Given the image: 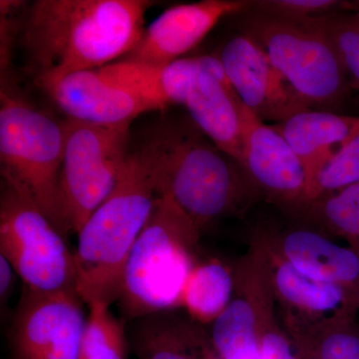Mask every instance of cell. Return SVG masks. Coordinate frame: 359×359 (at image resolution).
Masks as SVG:
<instances>
[{
    "instance_id": "1",
    "label": "cell",
    "mask_w": 359,
    "mask_h": 359,
    "mask_svg": "<svg viewBox=\"0 0 359 359\" xmlns=\"http://www.w3.org/2000/svg\"><path fill=\"white\" fill-rule=\"evenodd\" d=\"M148 0H39L21 25L28 67L42 88L117 62L143 34Z\"/></svg>"
},
{
    "instance_id": "2",
    "label": "cell",
    "mask_w": 359,
    "mask_h": 359,
    "mask_svg": "<svg viewBox=\"0 0 359 359\" xmlns=\"http://www.w3.org/2000/svg\"><path fill=\"white\" fill-rule=\"evenodd\" d=\"M154 159L158 195L173 201L201 233L245 214L262 199L244 169L189 115L172 116L146 140Z\"/></svg>"
},
{
    "instance_id": "3",
    "label": "cell",
    "mask_w": 359,
    "mask_h": 359,
    "mask_svg": "<svg viewBox=\"0 0 359 359\" xmlns=\"http://www.w3.org/2000/svg\"><path fill=\"white\" fill-rule=\"evenodd\" d=\"M157 198L154 159L145 141L130 150L114 190L77 233V294L85 304L118 301L125 264Z\"/></svg>"
},
{
    "instance_id": "4",
    "label": "cell",
    "mask_w": 359,
    "mask_h": 359,
    "mask_svg": "<svg viewBox=\"0 0 359 359\" xmlns=\"http://www.w3.org/2000/svg\"><path fill=\"white\" fill-rule=\"evenodd\" d=\"M201 233L173 201L158 195L123 271L118 301L129 320L181 308L187 280L199 262Z\"/></svg>"
},
{
    "instance_id": "5",
    "label": "cell",
    "mask_w": 359,
    "mask_h": 359,
    "mask_svg": "<svg viewBox=\"0 0 359 359\" xmlns=\"http://www.w3.org/2000/svg\"><path fill=\"white\" fill-rule=\"evenodd\" d=\"M65 132L32 104L2 90L0 95V162L2 181L25 194L67 237L61 171Z\"/></svg>"
},
{
    "instance_id": "6",
    "label": "cell",
    "mask_w": 359,
    "mask_h": 359,
    "mask_svg": "<svg viewBox=\"0 0 359 359\" xmlns=\"http://www.w3.org/2000/svg\"><path fill=\"white\" fill-rule=\"evenodd\" d=\"M240 32L254 39L311 109L330 111L346 101L351 81L327 37L299 21L247 13Z\"/></svg>"
},
{
    "instance_id": "7",
    "label": "cell",
    "mask_w": 359,
    "mask_h": 359,
    "mask_svg": "<svg viewBox=\"0 0 359 359\" xmlns=\"http://www.w3.org/2000/svg\"><path fill=\"white\" fill-rule=\"evenodd\" d=\"M0 250L33 292H76L74 252L25 194L1 181Z\"/></svg>"
},
{
    "instance_id": "8",
    "label": "cell",
    "mask_w": 359,
    "mask_h": 359,
    "mask_svg": "<svg viewBox=\"0 0 359 359\" xmlns=\"http://www.w3.org/2000/svg\"><path fill=\"white\" fill-rule=\"evenodd\" d=\"M61 195L68 233H77L114 190L130 153V125L62 122Z\"/></svg>"
},
{
    "instance_id": "9",
    "label": "cell",
    "mask_w": 359,
    "mask_h": 359,
    "mask_svg": "<svg viewBox=\"0 0 359 359\" xmlns=\"http://www.w3.org/2000/svg\"><path fill=\"white\" fill-rule=\"evenodd\" d=\"M76 292L45 294L25 287L14 314V359H80L87 318Z\"/></svg>"
},
{
    "instance_id": "10",
    "label": "cell",
    "mask_w": 359,
    "mask_h": 359,
    "mask_svg": "<svg viewBox=\"0 0 359 359\" xmlns=\"http://www.w3.org/2000/svg\"><path fill=\"white\" fill-rule=\"evenodd\" d=\"M243 169L261 198L295 219H302L309 205L308 183L301 161L289 143L243 106Z\"/></svg>"
},
{
    "instance_id": "11",
    "label": "cell",
    "mask_w": 359,
    "mask_h": 359,
    "mask_svg": "<svg viewBox=\"0 0 359 359\" xmlns=\"http://www.w3.org/2000/svg\"><path fill=\"white\" fill-rule=\"evenodd\" d=\"M180 91L178 105L184 106L201 130L223 152L243 168V104L216 54L191 58Z\"/></svg>"
},
{
    "instance_id": "12",
    "label": "cell",
    "mask_w": 359,
    "mask_h": 359,
    "mask_svg": "<svg viewBox=\"0 0 359 359\" xmlns=\"http://www.w3.org/2000/svg\"><path fill=\"white\" fill-rule=\"evenodd\" d=\"M216 55L238 98L262 121L276 124L311 109L263 48L244 33L226 39Z\"/></svg>"
},
{
    "instance_id": "13",
    "label": "cell",
    "mask_w": 359,
    "mask_h": 359,
    "mask_svg": "<svg viewBox=\"0 0 359 359\" xmlns=\"http://www.w3.org/2000/svg\"><path fill=\"white\" fill-rule=\"evenodd\" d=\"M252 0H203L170 7L144 29L140 40L121 60L166 66L195 48L219 21L249 13Z\"/></svg>"
},
{
    "instance_id": "14",
    "label": "cell",
    "mask_w": 359,
    "mask_h": 359,
    "mask_svg": "<svg viewBox=\"0 0 359 359\" xmlns=\"http://www.w3.org/2000/svg\"><path fill=\"white\" fill-rule=\"evenodd\" d=\"M250 241L263 257L264 269L283 323L323 320L341 309L356 311L346 292L304 275L280 254L269 229H257ZM359 314V313H358Z\"/></svg>"
},
{
    "instance_id": "15",
    "label": "cell",
    "mask_w": 359,
    "mask_h": 359,
    "mask_svg": "<svg viewBox=\"0 0 359 359\" xmlns=\"http://www.w3.org/2000/svg\"><path fill=\"white\" fill-rule=\"evenodd\" d=\"M69 119L103 125H131L143 113L161 110L157 104L114 84L98 71H78L44 89Z\"/></svg>"
},
{
    "instance_id": "16",
    "label": "cell",
    "mask_w": 359,
    "mask_h": 359,
    "mask_svg": "<svg viewBox=\"0 0 359 359\" xmlns=\"http://www.w3.org/2000/svg\"><path fill=\"white\" fill-rule=\"evenodd\" d=\"M271 237L280 254L304 275L344 290L359 313L358 252L308 224L271 231Z\"/></svg>"
},
{
    "instance_id": "17",
    "label": "cell",
    "mask_w": 359,
    "mask_h": 359,
    "mask_svg": "<svg viewBox=\"0 0 359 359\" xmlns=\"http://www.w3.org/2000/svg\"><path fill=\"white\" fill-rule=\"evenodd\" d=\"M271 126L301 161L309 198L321 171L358 131L359 117L309 109Z\"/></svg>"
},
{
    "instance_id": "18",
    "label": "cell",
    "mask_w": 359,
    "mask_h": 359,
    "mask_svg": "<svg viewBox=\"0 0 359 359\" xmlns=\"http://www.w3.org/2000/svg\"><path fill=\"white\" fill-rule=\"evenodd\" d=\"M235 294L208 332L223 359H259L255 268L249 250L233 266Z\"/></svg>"
},
{
    "instance_id": "19",
    "label": "cell",
    "mask_w": 359,
    "mask_h": 359,
    "mask_svg": "<svg viewBox=\"0 0 359 359\" xmlns=\"http://www.w3.org/2000/svg\"><path fill=\"white\" fill-rule=\"evenodd\" d=\"M283 327L299 359H359V314L353 309Z\"/></svg>"
},
{
    "instance_id": "20",
    "label": "cell",
    "mask_w": 359,
    "mask_h": 359,
    "mask_svg": "<svg viewBox=\"0 0 359 359\" xmlns=\"http://www.w3.org/2000/svg\"><path fill=\"white\" fill-rule=\"evenodd\" d=\"M235 287L233 268L219 259L199 261L187 280L181 308L191 320L210 325L229 306Z\"/></svg>"
},
{
    "instance_id": "21",
    "label": "cell",
    "mask_w": 359,
    "mask_h": 359,
    "mask_svg": "<svg viewBox=\"0 0 359 359\" xmlns=\"http://www.w3.org/2000/svg\"><path fill=\"white\" fill-rule=\"evenodd\" d=\"M136 320L130 334L138 359H199L191 340L189 321L168 318L165 313Z\"/></svg>"
},
{
    "instance_id": "22",
    "label": "cell",
    "mask_w": 359,
    "mask_h": 359,
    "mask_svg": "<svg viewBox=\"0 0 359 359\" xmlns=\"http://www.w3.org/2000/svg\"><path fill=\"white\" fill-rule=\"evenodd\" d=\"M302 219L359 252V182L313 201Z\"/></svg>"
},
{
    "instance_id": "23",
    "label": "cell",
    "mask_w": 359,
    "mask_h": 359,
    "mask_svg": "<svg viewBox=\"0 0 359 359\" xmlns=\"http://www.w3.org/2000/svg\"><path fill=\"white\" fill-rule=\"evenodd\" d=\"M259 359H299L283 325L276 318V302L266 269L261 261L255 266Z\"/></svg>"
},
{
    "instance_id": "24",
    "label": "cell",
    "mask_w": 359,
    "mask_h": 359,
    "mask_svg": "<svg viewBox=\"0 0 359 359\" xmlns=\"http://www.w3.org/2000/svg\"><path fill=\"white\" fill-rule=\"evenodd\" d=\"M80 347V359H126L127 340L122 323L103 302L89 304Z\"/></svg>"
},
{
    "instance_id": "25",
    "label": "cell",
    "mask_w": 359,
    "mask_h": 359,
    "mask_svg": "<svg viewBox=\"0 0 359 359\" xmlns=\"http://www.w3.org/2000/svg\"><path fill=\"white\" fill-rule=\"evenodd\" d=\"M295 21L327 37L348 75L351 86L359 91V13L330 14Z\"/></svg>"
},
{
    "instance_id": "26",
    "label": "cell",
    "mask_w": 359,
    "mask_h": 359,
    "mask_svg": "<svg viewBox=\"0 0 359 359\" xmlns=\"http://www.w3.org/2000/svg\"><path fill=\"white\" fill-rule=\"evenodd\" d=\"M249 13L290 20H309L330 14L359 13V1L344 0H252Z\"/></svg>"
},
{
    "instance_id": "27",
    "label": "cell",
    "mask_w": 359,
    "mask_h": 359,
    "mask_svg": "<svg viewBox=\"0 0 359 359\" xmlns=\"http://www.w3.org/2000/svg\"><path fill=\"white\" fill-rule=\"evenodd\" d=\"M359 182V130L316 180L309 201L320 199ZM309 203V204H311Z\"/></svg>"
},
{
    "instance_id": "28",
    "label": "cell",
    "mask_w": 359,
    "mask_h": 359,
    "mask_svg": "<svg viewBox=\"0 0 359 359\" xmlns=\"http://www.w3.org/2000/svg\"><path fill=\"white\" fill-rule=\"evenodd\" d=\"M191 340L199 359H223L212 346L208 332L195 321L189 325Z\"/></svg>"
},
{
    "instance_id": "29",
    "label": "cell",
    "mask_w": 359,
    "mask_h": 359,
    "mask_svg": "<svg viewBox=\"0 0 359 359\" xmlns=\"http://www.w3.org/2000/svg\"><path fill=\"white\" fill-rule=\"evenodd\" d=\"M14 271L13 266L4 257L0 255V299H1V306L4 302L6 304L11 294L13 287Z\"/></svg>"
}]
</instances>
